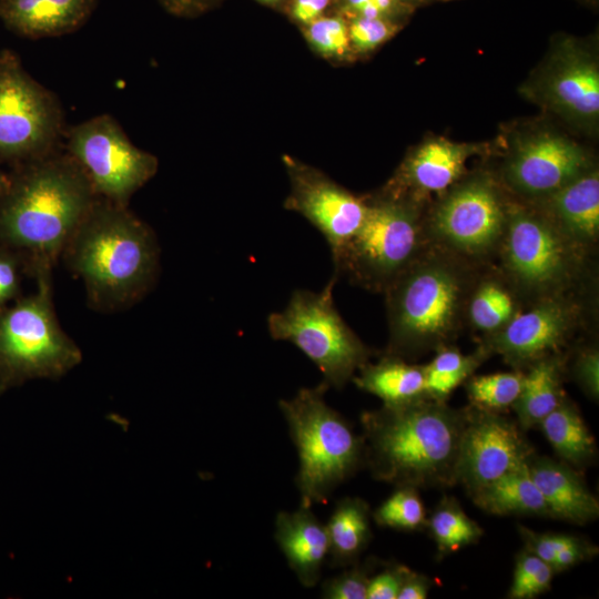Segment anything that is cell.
Instances as JSON below:
<instances>
[{"instance_id":"6da1fadb","label":"cell","mask_w":599,"mask_h":599,"mask_svg":"<svg viewBox=\"0 0 599 599\" xmlns=\"http://www.w3.org/2000/svg\"><path fill=\"white\" fill-rule=\"evenodd\" d=\"M0 195V247L23 273L52 274L70 238L99 197L65 151L13 165Z\"/></svg>"},{"instance_id":"7a4b0ae2","label":"cell","mask_w":599,"mask_h":599,"mask_svg":"<svg viewBox=\"0 0 599 599\" xmlns=\"http://www.w3.org/2000/svg\"><path fill=\"white\" fill-rule=\"evenodd\" d=\"M467 409L428 396L361 415L365 465L379 481L396 487H449Z\"/></svg>"},{"instance_id":"3957f363","label":"cell","mask_w":599,"mask_h":599,"mask_svg":"<svg viewBox=\"0 0 599 599\" xmlns=\"http://www.w3.org/2000/svg\"><path fill=\"white\" fill-rule=\"evenodd\" d=\"M61 258L83 281L89 305L111 313L131 307L152 288L160 248L153 230L129 206L98 197Z\"/></svg>"},{"instance_id":"277c9868","label":"cell","mask_w":599,"mask_h":599,"mask_svg":"<svg viewBox=\"0 0 599 599\" xmlns=\"http://www.w3.org/2000/svg\"><path fill=\"white\" fill-rule=\"evenodd\" d=\"M485 267L427 245L383 293L385 354L407 361L450 345L466 325L467 301Z\"/></svg>"},{"instance_id":"5b68a950","label":"cell","mask_w":599,"mask_h":599,"mask_svg":"<svg viewBox=\"0 0 599 599\" xmlns=\"http://www.w3.org/2000/svg\"><path fill=\"white\" fill-rule=\"evenodd\" d=\"M496 266L524 307L588 292L590 255L565 236L538 207L510 204Z\"/></svg>"},{"instance_id":"8992f818","label":"cell","mask_w":599,"mask_h":599,"mask_svg":"<svg viewBox=\"0 0 599 599\" xmlns=\"http://www.w3.org/2000/svg\"><path fill=\"white\" fill-rule=\"evenodd\" d=\"M328 388L322 382L278 402L298 454L295 483L301 506L308 508L325 502L334 489L365 465L364 437L326 403Z\"/></svg>"},{"instance_id":"52a82bcc","label":"cell","mask_w":599,"mask_h":599,"mask_svg":"<svg viewBox=\"0 0 599 599\" xmlns=\"http://www.w3.org/2000/svg\"><path fill=\"white\" fill-rule=\"evenodd\" d=\"M423 199L390 190L367 202L363 224L333 258L334 277L384 293L427 247Z\"/></svg>"},{"instance_id":"ba28073f","label":"cell","mask_w":599,"mask_h":599,"mask_svg":"<svg viewBox=\"0 0 599 599\" xmlns=\"http://www.w3.org/2000/svg\"><path fill=\"white\" fill-rule=\"evenodd\" d=\"M35 281L33 294L0 311V393L28 379H58L82 359L57 318L52 274Z\"/></svg>"},{"instance_id":"9c48e42d","label":"cell","mask_w":599,"mask_h":599,"mask_svg":"<svg viewBox=\"0 0 599 599\" xmlns=\"http://www.w3.org/2000/svg\"><path fill=\"white\" fill-rule=\"evenodd\" d=\"M334 276L319 291L296 290L283 311L271 313L267 329L275 341L295 345L321 370L328 387L342 389L373 355L372 348L339 315Z\"/></svg>"},{"instance_id":"30bf717a","label":"cell","mask_w":599,"mask_h":599,"mask_svg":"<svg viewBox=\"0 0 599 599\" xmlns=\"http://www.w3.org/2000/svg\"><path fill=\"white\" fill-rule=\"evenodd\" d=\"M426 214L427 244L478 266L496 260L510 204L486 176L451 186Z\"/></svg>"},{"instance_id":"8fae6325","label":"cell","mask_w":599,"mask_h":599,"mask_svg":"<svg viewBox=\"0 0 599 599\" xmlns=\"http://www.w3.org/2000/svg\"><path fill=\"white\" fill-rule=\"evenodd\" d=\"M65 134L58 98L35 81L18 54L0 51V162L12 165L60 150Z\"/></svg>"},{"instance_id":"7c38bea8","label":"cell","mask_w":599,"mask_h":599,"mask_svg":"<svg viewBox=\"0 0 599 599\" xmlns=\"http://www.w3.org/2000/svg\"><path fill=\"white\" fill-rule=\"evenodd\" d=\"M65 151L85 172L99 197L129 206L133 194L156 173V156L138 148L109 114L68 131Z\"/></svg>"},{"instance_id":"4fadbf2b","label":"cell","mask_w":599,"mask_h":599,"mask_svg":"<svg viewBox=\"0 0 599 599\" xmlns=\"http://www.w3.org/2000/svg\"><path fill=\"white\" fill-rule=\"evenodd\" d=\"M590 308L588 292L545 298L524 307L499 331L483 336L479 345L522 370L544 356L562 352L588 325Z\"/></svg>"},{"instance_id":"5bb4252c","label":"cell","mask_w":599,"mask_h":599,"mask_svg":"<svg viewBox=\"0 0 599 599\" xmlns=\"http://www.w3.org/2000/svg\"><path fill=\"white\" fill-rule=\"evenodd\" d=\"M459 443L456 480L469 495L502 475L528 464L534 456L522 429L498 412L467 407Z\"/></svg>"},{"instance_id":"9a60e30c","label":"cell","mask_w":599,"mask_h":599,"mask_svg":"<svg viewBox=\"0 0 599 599\" xmlns=\"http://www.w3.org/2000/svg\"><path fill=\"white\" fill-rule=\"evenodd\" d=\"M290 166L292 193L286 206L301 213L323 234L334 258L363 224L367 201L315 171Z\"/></svg>"},{"instance_id":"2e32d148","label":"cell","mask_w":599,"mask_h":599,"mask_svg":"<svg viewBox=\"0 0 599 599\" xmlns=\"http://www.w3.org/2000/svg\"><path fill=\"white\" fill-rule=\"evenodd\" d=\"M589 170L586 154L559 136L528 140L505 170L510 186L522 195L544 199Z\"/></svg>"},{"instance_id":"e0dca14e","label":"cell","mask_w":599,"mask_h":599,"mask_svg":"<svg viewBox=\"0 0 599 599\" xmlns=\"http://www.w3.org/2000/svg\"><path fill=\"white\" fill-rule=\"evenodd\" d=\"M540 209L583 252L592 256L599 240V175L588 170L552 194Z\"/></svg>"},{"instance_id":"ac0fdd59","label":"cell","mask_w":599,"mask_h":599,"mask_svg":"<svg viewBox=\"0 0 599 599\" xmlns=\"http://www.w3.org/2000/svg\"><path fill=\"white\" fill-rule=\"evenodd\" d=\"M275 540L300 582L314 587L329 552L326 526L311 508L280 511L275 519Z\"/></svg>"},{"instance_id":"d6986e66","label":"cell","mask_w":599,"mask_h":599,"mask_svg":"<svg viewBox=\"0 0 599 599\" xmlns=\"http://www.w3.org/2000/svg\"><path fill=\"white\" fill-rule=\"evenodd\" d=\"M474 150L446 140H434L418 148L404 163L392 191L424 199L441 193L463 176Z\"/></svg>"},{"instance_id":"ffe728a7","label":"cell","mask_w":599,"mask_h":599,"mask_svg":"<svg viewBox=\"0 0 599 599\" xmlns=\"http://www.w3.org/2000/svg\"><path fill=\"white\" fill-rule=\"evenodd\" d=\"M528 469L549 517L577 525L588 524L598 517V499L569 464L534 455L528 461Z\"/></svg>"},{"instance_id":"44dd1931","label":"cell","mask_w":599,"mask_h":599,"mask_svg":"<svg viewBox=\"0 0 599 599\" xmlns=\"http://www.w3.org/2000/svg\"><path fill=\"white\" fill-rule=\"evenodd\" d=\"M97 3L98 0H0V18L21 37H59L81 28Z\"/></svg>"},{"instance_id":"7402d4cb","label":"cell","mask_w":599,"mask_h":599,"mask_svg":"<svg viewBox=\"0 0 599 599\" xmlns=\"http://www.w3.org/2000/svg\"><path fill=\"white\" fill-rule=\"evenodd\" d=\"M566 372L567 357L562 352L544 356L526 368L521 392L511 406L522 430L539 425L566 397Z\"/></svg>"},{"instance_id":"603a6c76","label":"cell","mask_w":599,"mask_h":599,"mask_svg":"<svg viewBox=\"0 0 599 599\" xmlns=\"http://www.w3.org/2000/svg\"><path fill=\"white\" fill-rule=\"evenodd\" d=\"M357 372L352 382L382 399L383 405H402L427 396L424 365L384 353L376 363L368 361Z\"/></svg>"},{"instance_id":"cb8c5ba5","label":"cell","mask_w":599,"mask_h":599,"mask_svg":"<svg viewBox=\"0 0 599 599\" xmlns=\"http://www.w3.org/2000/svg\"><path fill=\"white\" fill-rule=\"evenodd\" d=\"M522 303L497 267L486 266L477 277L466 306V325L483 336L507 325Z\"/></svg>"},{"instance_id":"d4e9b609","label":"cell","mask_w":599,"mask_h":599,"mask_svg":"<svg viewBox=\"0 0 599 599\" xmlns=\"http://www.w3.org/2000/svg\"><path fill=\"white\" fill-rule=\"evenodd\" d=\"M493 515L548 516L545 500L532 480L528 464L511 470L469 495Z\"/></svg>"},{"instance_id":"484cf974","label":"cell","mask_w":599,"mask_h":599,"mask_svg":"<svg viewBox=\"0 0 599 599\" xmlns=\"http://www.w3.org/2000/svg\"><path fill=\"white\" fill-rule=\"evenodd\" d=\"M367 502L357 497L341 499L326 526L331 565L346 567L356 562L372 539Z\"/></svg>"},{"instance_id":"4316f807","label":"cell","mask_w":599,"mask_h":599,"mask_svg":"<svg viewBox=\"0 0 599 599\" xmlns=\"http://www.w3.org/2000/svg\"><path fill=\"white\" fill-rule=\"evenodd\" d=\"M557 455L573 467L585 466L596 455V440L577 407L565 397L539 424Z\"/></svg>"},{"instance_id":"83f0119b","label":"cell","mask_w":599,"mask_h":599,"mask_svg":"<svg viewBox=\"0 0 599 599\" xmlns=\"http://www.w3.org/2000/svg\"><path fill=\"white\" fill-rule=\"evenodd\" d=\"M435 352V357L424 365L425 392L428 397L444 402L490 356L481 345L468 355L451 344Z\"/></svg>"},{"instance_id":"f1b7e54d","label":"cell","mask_w":599,"mask_h":599,"mask_svg":"<svg viewBox=\"0 0 599 599\" xmlns=\"http://www.w3.org/2000/svg\"><path fill=\"white\" fill-rule=\"evenodd\" d=\"M551 92L556 101L583 116H595L599 111V74L586 60L567 61L555 74Z\"/></svg>"},{"instance_id":"f546056e","label":"cell","mask_w":599,"mask_h":599,"mask_svg":"<svg viewBox=\"0 0 599 599\" xmlns=\"http://www.w3.org/2000/svg\"><path fill=\"white\" fill-rule=\"evenodd\" d=\"M426 525L440 557L476 542L483 535V529L451 497L439 501Z\"/></svg>"},{"instance_id":"4dcf8cb0","label":"cell","mask_w":599,"mask_h":599,"mask_svg":"<svg viewBox=\"0 0 599 599\" xmlns=\"http://www.w3.org/2000/svg\"><path fill=\"white\" fill-rule=\"evenodd\" d=\"M524 382V372L495 373L474 376L466 380V392L471 406L501 412L518 398Z\"/></svg>"},{"instance_id":"1f68e13d","label":"cell","mask_w":599,"mask_h":599,"mask_svg":"<svg viewBox=\"0 0 599 599\" xmlns=\"http://www.w3.org/2000/svg\"><path fill=\"white\" fill-rule=\"evenodd\" d=\"M373 518L380 527L413 531L426 525V512L417 488L403 486L374 511Z\"/></svg>"},{"instance_id":"d6a6232c","label":"cell","mask_w":599,"mask_h":599,"mask_svg":"<svg viewBox=\"0 0 599 599\" xmlns=\"http://www.w3.org/2000/svg\"><path fill=\"white\" fill-rule=\"evenodd\" d=\"M378 564V560L370 558L363 564L354 562L352 568L324 581L322 598L367 599L368 583Z\"/></svg>"},{"instance_id":"836d02e7","label":"cell","mask_w":599,"mask_h":599,"mask_svg":"<svg viewBox=\"0 0 599 599\" xmlns=\"http://www.w3.org/2000/svg\"><path fill=\"white\" fill-rule=\"evenodd\" d=\"M309 43L326 57H342L349 49L348 27L337 17H319L308 23Z\"/></svg>"},{"instance_id":"e575fe53","label":"cell","mask_w":599,"mask_h":599,"mask_svg":"<svg viewBox=\"0 0 599 599\" xmlns=\"http://www.w3.org/2000/svg\"><path fill=\"white\" fill-rule=\"evenodd\" d=\"M570 373L582 392L593 400L599 397V351L595 344L579 346L573 355Z\"/></svg>"},{"instance_id":"d590c367","label":"cell","mask_w":599,"mask_h":599,"mask_svg":"<svg viewBox=\"0 0 599 599\" xmlns=\"http://www.w3.org/2000/svg\"><path fill=\"white\" fill-rule=\"evenodd\" d=\"M397 28L384 18L357 16L348 27L349 42L359 51L375 49L388 40Z\"/></svg>"},{"instance_id":"8d00e7d4","label":"cell","mask_w":599,"mask_h":599,"mask_svg":"<svg viewBox=\"0 0 599 599\" xmlns=\"http://www.w3.org/2000/svg\"><path fill=\"white\" fill-rule=\"evenodd\" d=\"M519 534L525 542V549L550 566L557 552L577 538L562 534H540L524 526H519Z\"/></svg>"},{"instance_id":"74e56055","label":"cell","mask_w":599,"mask_h":599,"mask_svg":"<svg viewBox=\"0 0 599 599\" xmlns=\"http://www.w3.org/2000/svg\"><path fill=\"white\" fill-rule=\"evenodd\" d=\"M408 570L399 564H387L379 573L370 577L367 599H397Z\"/></svg>"},{"instance_id":"f35d334b","label":"cell","mask_w":599,"mask_h":599,"mask_svg":"<svg viewBox=\"0 0 599 599\" xmlns=\"http://www.w3.org/2000/svg\"><path fill=\"white\" fill-rule=\"evenodd\" d=\"M21 272L19 260L10 251L0 247V311L9 301L18 298Z\"/></svg>"},{"instance_id":"ab89813d","label":"cell","mask_w":599,"mask_h":599,"mask_svg":"<svg viewBox=\"0 0 599 599\" xmlns=\"http://www.w3.org/2000/svg\"><path fill=\"white\" fill-rule=\"evenodd\" d=\"M596 552L597 548L593 545L577 537L570 545L557 552L551 567L557 573L593 557Z\"/></svg>"},{"instance_id":"60d3db41","label":"cell","mask_w":599,"mask_h":599,"mask_svg":"<svg viewBox=\"0 0 599 599\" xmlns=\"http://www.w3.org/2000/svg\"><path fill=\"white\" fill-rule=\"evenodd\" d=\"M545 564L540 558L528 550L521 551L516 558L512 582L508 597L516 599L521 587L532 577V575Z\"/></svg>"},{"instance_id":"b9f144b4","label":"cell","mask_w":599,"mask_h":599,"mask_svg":"<svg viewBox=\"0 0 599 599\" xmlns=\"http://www.w3.org/2000/svg\"><path fill=\"white\" fill-rule=\"evenodd\" d=\"M555 571L544 564L518 591L516 599H530L549 590Z\"/></svg>"},{"instance_id":"7bdbcfd3","label":"cell","mask_w":599,"mask_h":599,"mask_svg":"<svg viewBox=\"0 0 599 599\" xmlns=\"http://www.w3.org/2000/svg\"><path fill=\"white\" fill-rule=\"evenodd\" d=\"M432 587V581L428 577L408 570L399 589L397 599H425Z\"/></svg>"},{"instance_id":"ee69618b","label":"cell","mask_w":599,"mask_h":599,"mask_svg":"<svg viewBox=\"0 0 599 599\" xmlns=\"http://www.w3.org/2000/svg\"><path fill=\"white\" fill-rule=\"evenodd\" d=\"M397 0H346L347 7L362 17L383 18L390 12Z\"/></svg>"},{"instance_id":"f6af8a7d","label":"cell","mask_w":599,"mask_h":599,"mask_svg":"<svg viewBox=\"0 0 599 599\" xmlns=\"http://www.w3.org/2000/svg\"><path fill=\"white\" fill-rule=\"evenodd\" d=\"M329 0H294L292 13L303 23H311L321 17Z\"/></svg>"},{"instance_id":"bcb514c9","label":"cell","mask_w":599,"mask_h":599,"mask_svg":"<svg viewBox=\"0 0 599 599\" xmlns=\"http://www.w3.org/2000/svg\"><path fill=\"white\" fill-rule=\"evenodd\" d=\"M212 0H160L170 12L177 16H192L206 9Z\"/></svg>"},{"instance_id":"7dc6e473","label":"cell","mask_w":599,"mask_h":599,"mask_svg":"<svg viewBox=\"0 0 599 599\" xmlns=\"http://www.w3.org/2000/svg\"><path fill=\"white\" fill-rule=\"evenodd\" d=\"M9 183V176L8 174L3 173L0 170V195L4 192Z\"/></svg>"},{"instance_id":"c3c4849f","label":"cell","mask_w":599,"mask_h":599,"mask_svg":"<svg viewBox=\"0 0 599 599\" xmlns=\"http://www.w3.org/2000/svg\"><path fill=\"white\" fill-rule=\"evenodd\" d=\"M260 1L265 2V3H275L278 0H260Z\"/></svg>"}]
</instances>
